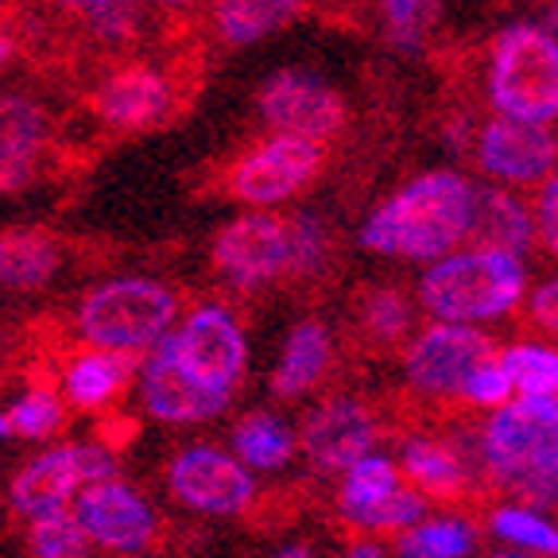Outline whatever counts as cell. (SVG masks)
<instances>
[{
    "label": "cell",
    "mask_w": 558,
    "mask_h": 558,
    "mask_svg": "<svg viewBox=\"0 0 558 558\" xmlns=\"http://www.w3.org/2000/svg\"><path fill=\"white\" fill-rule=\"evenodd\" d=\"M473 194L477 186L458 171L418 174L415 183L373 209L361 229V244L376 256L442 260L470 236Z\"/></svg>",
    "instance_id": "1"
},
{
    "label": "cell",
    "mask_w": 558,
    "mask_h": 558,
    "mask_svg": "<svg viewBox=\"0 0 558 558\" xmlns=\"http://www.w3.org/2000/svg\"><path fill=\"white\" fill-rule=\"evenodd\" d=\"M527 288L523 260L497 248H465L442 256L418 279V299L442 323H485L505 318Z\"/></svg>",
    "instance_id": "2"
},
{
    "label": "cell",
    "mask_w": 558,
    "mask_h": 558,
    "mask_svg": "<svg viewBox=\"0 0 558 558\" xmlns=\"http://www.w3.org/2000/svg\"><path fill=\"white\" fill-rule=\"evenodd\" d=\"M488 101L515 121H558V35L543 24H512L493 39Z\"/></svg>",
    "instance_id": "3"
},
{
    "label": "cell",
    "mask_w": 558,
    "mask_h": 558,
    "mask_svg": "<svg viewBox=\"0 0 558 558\" xmlns=\"http://www.w3.org/2000/svg\"><path fill=\"white\" fill-rule=\"evenodd\" d=\"M179 314V295L159 279L124 276L94 288L78 306V333L89 345L144 353L156 349Z\"/></svg>",
    "instance_id": "4"
},
{
    "label": "cell",
    "mask_w": 558,
    "mask_h": 558,
    "mask_svg": "<svg viewBox=\"0 0 558 558\" xmlns=\"http://www.w3.org/2000/svg\"><path fill=\"white\" fill-rule=\"evenodd\" d=\"M481 458L488 473L515 485L527 473L558 465V400L555 396H520L497 408L481 435Z\"/></svg>",
    "instance_id": "5"
},
{
    "label": "cell",
    "mask_w": 558,
    "mask_h": 558,
    "mask_svg": "<svg viewBox=\"0 0 558 558\" xmlns=\"http://www.w3.org/2000/svg\"><path fill=\"white\" fill-rule=\"evenodd\" d=\"M113 453L97 442L54 446V450H44L16 473V481H12V508L24 520L62 512L82 488L94 485V481L113 477Z\"/></svg>",
    "instance_id": "6"
},
{
    "label": "cell",
    "mask_w": 558,
    "mask_h": 558,
    "mask_svg": "<svg viewBox=\"0 0 558 558\" xmlns=\"http://www.w3.org/2000/svg\"><path fill=\"white\" fill-rule=\"evenodd\" d=\"M323 163L326 148L318 140L271 132V140H264L260 148L236 159L226 179V191L248 206H276V202H288L291 194L311 186Z\"/></svg>",
    "instance_id": "7"
},
{
    "label": "cell",
    "mask_w": 558,
    "mask_h": 558,
    "mask_svg": "<svg viewBox=\"0 0 558 558\" xmlns=\"http://www.w3.org/2000/svg\"><path fill=\"white\" fill-rule=\"evenodd\" d=\"M94 117L113 132H148L179 113V86L156 62H121L89 94Z\"/></svg>",
    "instance_id": "8"
},
{
    "label": "cell",
    "mask_w": 558,
    "mask_h": 558,
    "mask_svg": "<svg viewBox=\"0 0 558 558\" xmlns=\"http://www.w3.org/2000/svg\"><path fill=\"white\" fill-rule=\"evenodd\" d=\"M260 117L279 136L333 140L345 129V101L333 86L306 70H279L260 89Z\"/></svg>",
    "instance_id": "9"
},
{
    "label": "cell",
    "mask_w": 558,
    "mask_h": 558,
    "mask_svg": "<svg viewBox=\"0 0 558 558\" xmlns=\"http://www.w3.org/2000/svg\"><path fill=\"white\" fill-rule=\"evenodd\" d=\"M493 357H497V341L488 333L473 330L470 323H442L411 341L403 365L418 392L453 396L465 392L470 376Z\"/></svg>",
    "instance_id": "10"
},
{
    "label": "cell",
    "mask_w": 558,
    "mask_h": 558,
    "mask_svg": "<svg viewBox=\"0 0 558 558\" xmlns=\"http://www.w3.org/2000/svg\"><path fill=\"white\" fill-rule=\"evenodd\" d=\"M174 500L206 515H236L253 505L256 481L253 470L236 453L214 450V446H191L167 470Z\"/></svg>",
    "instance_id": "11"
},
{
    "label": "cell",
    "mask_w": 558,
    "mask_h": 558,
    "mask_svg": "<svg viewBox=\"0 0 558 558\" xmlns=\"http://www.w3.org/2000/svg\"><path fill=\"white\" fill-rule=\"evenodd\" d=\"M214 268L236 288H260L291 276V221L276 214H244L214 241Z\"/></svg>",
    "instance_id": "12"
},
{
    "label": "cell",
    "mask_w": 558,
    "mask_h": 558,
    "mask_svg": "<svg viewBox=\"0 0 558 558\" xmlns=\"http://www.w3.org/2000/svg\"><path fill=\"white\" fill-rule=\"evenodd\" d=\"M477 167L500 183L532 186L555 174L558 163V136L547 124L515 121V117H488L477 129L473 144Z\"/></svg>",
    "instance_id": "13"
},
{
    "label": "cell",
    "mask_w": 558,
    "mask_h": 558,
    "mask_svg": "<svg viewBox=\"0 0 558 558\" xmlns=\"http://www.w3.org/2000/svg\"><path fill=\"white\" fill-rule=\"evenodd\" d=\"M140 392H144V408L156 418H163V423H206V418H218L229 408V396H233L202 384L179 361L174 333H167L156 349H148L144 376H140Z\"/></svg>",
    "instance_id": "14"
},
{
    "label": "cell",
    "mask_w": 558,
    "mask_h": 558,
    "mask_svg": "<svg viewBox=\"0 0 558 558\" xmlns=\"http://www.w3.org/2000/svg\"><path fill=\"white\" fill-rule=\"evenodd\" d=\"M174 345H179V361L198 376L209 388L233 392V384L244 376L248 365V345L236 326V318L218 303H206L183 323V330H174Z\"/></svg>",
    "instance_id": "15"
},
{
    "label": "cell",
    "mask_w": 558,
    "mask_h": 558,
    "mask_svg": "<svg viewBox=\"0 0 558 558\" xmlns=\"http://www.w3.org/2000/svg\"><path fill=\"white\" fill-rule=\"evenodd\" d=\"M78 520L89 539L117 555H140L156 539V512L136 488L117 477L94 481L78 493Z\"/></svg>",
    "instance_id": "16"
},
{
    "label": "cell",
    "mask_w": 558,
    "mask_h": 558,
    "mask_svg": "<svg viewBox=\"0 0 558 558\" xmlns=\"http://www.w3.org/2000/svg\"><path fill=\"white\" fill-rule=\"evenodd\" d=\"M376 442V418L357 400H326L303 423V450L318 473H338L361 462Z\"/></svg>",
    "instance_id": "17"
},
{
    "label": "cell",
    "mask_w": 558,
    "mask_h": 558,
    "mask_svg": "<svg viewBox=\"0 0 558 558\" xmlns=\"http://www.w3.org/2000/svg\"><path fill=\"white\" fill-rule=\"evenodd\" d=\"M51 144V117L35 97L0 94V194L35 183Z\"/></svg>",
    "instance_id": "18"
},
{
    "label": "cell",
    "mask_w": 558,
    "mask_h": 558,
    "mask_svg": "<svg viewBox=\"0 0 558 558\" xmlns=\"http://www.w3.org/2000/svg\"><path fill=\"white\" fill-rule=\"evenodd\" d=\"M535 236H539L535 218L520 198H512L508 191H493V186H477L465 248H497V253L523 256L532 253Z\"/></svg>",
    "instance_id": "19"
},
{
    "label": "cell",
    "mask_w": 558,
    "mask_h": 558,
    "mask_svg": "<svg viewBox=\"0 0 558 558\" xmlns=\"http://www.w3.org/2000/svg\"><path fill=\"white\" fill-rule=\"evenodd\" d=\"M132 373H136V353L97 345L70 361L66 373H62V388H66V400L78 403V408H105L124 392Z\"/></svg>",
    "instance_id": "20"
},
{
    "label": "cell",
    "mask_w": 558,
    "mask_h": 558,
    "mask_svg": "<svg viewBox=\"0 0 558 558\" xmlns=\"http://www.w3.org/2000/svg\"><path fill=\"white\" fill-rule=\"evenodd\" d=\"M330 357H333V341L326 333V326L299 323L288 333V341H283L279 365L271 373V392L283 396V400H295V396L311 392L314 384L323 380L326 368H330Z\"/></svg>",
    "instance_id": "21"
},
{
    "label": "cell",
    "mask_w": 558,
    "mask_h": 558,
    "mask_svg": "<svg viewBox=\"0 0 558 558\" xmlns=\"http://www.w3.org/2000/svg\"><path fill=\"white\" fill-rule=\"evenodd\" d=\"M311 0H214V32L221 44L248 47L303 16Z\"/></svg>",
    "instance_id": "22"
},
{
    "label": "cell",
    "mask_w": 558,
    "mask_h": 558,
    "mask_svg": "<svg viewBox=\"0 0 558 558\" xmlns=\"http://www.w3.org/2000/svg\"><path fill=\"white\" fill-rule=\"evenodd\" d=\"M59 244L44 229H4L0 233V288L35 291L59 271Z\"/></svg>",
    "instance_id": "23"
},
{
    "label": "cell",
    "mask_w": 558,
    "mask_h": 558,
    "mask_svg": "<svg viewBox=\"0 0 558 558\" xmlns=\"http://www.w3.org/2000/svg\"><path fill=\"white\" fill-rule=\"evenodd\" d=\"M233 453L248 470H283L291 462V453H295V435H291L283 418L256 411V415L236 423Z\"/></svg>",
    "instance_id": "24"
},
{
    "label": "cell",
    "mask_w": 558,
    "mask_h": 558,
    "mask_svg": "<svg viewBox=\"0 0 558 558\" xmlns=\"http://www.w3.org/2000/svg\"><path fill=\"white\" fill-rule=\"evenodd\" d=\"M403 473L430 497H458L465 488V465L438 442H408L403 446Z\"/></svg>",
    "instance_id": "25"
},
{
    "label": "cell",
    "mask_w": 558,
    "mask_h": 558,
    "mask_svg": "<svg viewBox=\"0 0 558 558\" xmlns=\"http://www.w3.org/2000/svg\"><path fill=\"white\" fill-rule=\"evenodd\" d=\"M357 323L376 345H400L411 330V303L400 288H368L357 299Z\"/></svg>",
    "instance_id": "26"
},
{
    "label": "cell",
    "mask_w": 558,
    "mask_h": 558,
    "mask_svg": "<svg viewBox=\"0 0 558 558\" xmlns=\"http://www.w3.org/2000/svg\"><path fill=\"white\" fill-rule=\"evenodd\" d=\"M89 532L78 520V512H51L32 520V550L35 558H86L89 550Z\"/></svg>",
    "instance_id": "27"
},
{
    "label": "cell",
    "mask_w": 558,
    "mask_h": 558,
    "mask_svg": "<svg viewBox=\"0 0 558 558\" xmlns=\"http://www.w3.org/2000/svg\"><path fill=\"white\" fill-rule=\"evenodd\" d=\"M473 550V527L462 520H430L403 535V558H465Z\"/></svg>",
    "instance_id": "28"
},
{
    "label": "cell",
    "mask_w": 558,
    "mask_h": 558,
    "mask_svg": "<svg viewBox=\"0 0 558 558\" xmlns=\"http://www.w3.org/2000/svg\"><path fill=\"white\" fill-rule=\"evenodd\" d=\"M500 365L508 368L520 396H555L558 400V353L539 345H515L508 349Z\"/></svg>",
    "instance_id": "29"
},
{
    "label": "cell",
    "mask_w": 558,
    "mask_h": 558,
    "mask_svg": "<svg viewBox=\"0 0 558 558\" xmlns=\"http://www.w3.org/2000/svg\"><path fill=\"white\" fill-rule=\"evenodd\" d=\"M493 532L523 550L558 558V527L543 520L535 508H497L493 512Z\"/></svg>",
    "instance_id": "30"
},
{
    "label": "cell",
    "mask_w": 558,
    "mask_h": 558,
    "mask_svg": "<svg viewBox=\"0 0 558 558\" xmlns=\"http://www.w3.org/2000/svg\"><path fill=\"white\" fill-rule=\"evenodd\" d=\"M400 488V477H396V465L388 458H376V453H365L361 462H353L345 470V481H341V508H361L373 505V500L392 497Z\"/></svg>",
    "instance_id": "31"
},
{
    "label": "cell",
    "mask_w": 558,
    "mask_h": 558,
    "mask_svg": "<svg viewBox=\"0 0 558 558\" xmlns=\"http://www.w3.org/2000/svg\"><path fill=\"white\" fill-rule=\"evenodd\" d=\"M345 520H353L357 527H373V532H400V527H411L427 515V500L418 497V493H403L396 488L392 497L373 500V505H361V508H341Z\"/></svg>",
    "instance_id": "32"
},
{
    "label": "cell",
    "mask_w": 558,
    "mask_h": 558,
    "mask_svg": "<svg viewBox=\"0 0 558 558\" xmlns=\"http://www.w3.org/2000/svg\"><path fill=\"white\" fill-rule=\"evenodd\" d=\"M376 12H380L388 39H392L396 47H403V51H415V47L423 44V35L430 32L438 0H380Z\"/></svg>",
    "instance_id": "33"
},
{
    "label": "cell",
    "mask_w": 558,
    "mask_h": 558,
    "mask_svg": "<svg viewBox=\"0 0 558 558\" xmlns=\"http://www.w3.org/2000/svg\"><path fill=\"white\" fill-rule=\"evenodd\" d=\"M16 438H51L62 427V400L51 388H32L9 408Z\"/></svg>",
    "instance_id": "34"
},
{
    "label": "cell",
    "mask_w": 558,
    "mask_h": 558,
    "mask_svg": "<svg viewBox=\"0 0 558 558\" xmlns=\"http://www.w3.org/2000/svg\"><path fill=\"white\" fill-rule=\"evenodd\" d=\"M291 221V276H314L330 260V233L318 218L295 214Z\"/></svg>",
    "instance_id": "35"
},
{
    "label": "cell",
    "mask_w": 558,
    "mask_h": 558,
    "mask_svg": "<svg viewBox=\"0 0 558 558\" xmlns=\"http://www.w3.org/2000/svg\"><path fill=\"white\" fill-rule=\"evenodd\" d=\"M512 392H515L512 376H508V368L500 365V357H493L470 376V384H465L462 396L470 403H481V408H500V403H508V396Z\"/></svg>",
    "instance_id": "36"
},
{
    "label": "cell",
    "mask_w": 558,
    "mask_h": 558,
    "mask_svg": "<svg viewBox=\"0 0 558 558\" xmlns=\"http://www.w3.org/2000/svg\"><path fill=\"white\" fill-rule=\"evenodd\" d=\"M535 233L539 244L558 260V171L543 179L539 198H535Z\"/></svg>",
    "instance_id": "37"
},
{
    "label": "cell",
    "mask_w": 558,
    "mask_h": 558,
    "mask_svg": "<svg viewBox=\"0 0 558 558\" xmlns=\"http://www.w3.org/2000/svg\"><path fill=\"white\" fill-rule=\"evenodd\" d=\"M527 323H532L539 333H547V338L558 341V276H550L547 283L532 295V303H527Z\"/></svg>",
    "instance_id": "38"
},
{
    "label": "cell",
    "mask_w": 558,
    "mask_h": 558,
    "mask_svg": "<svg viewBox=\"0 0 558 558\" xmlns=\"http://www.w3.org/2000/svg\"><path fill=\"white\" fill-rule=\"evenodd\" d=\"M44 4H47V9H54V12H62V16L82 20V27H86L94 16L117 9V4H124V0H44Z\"/></svg>",
    "instance_id": "39"
},
{
    "label": "cell",
    "mask_w": 558,
    "mask_h": 558,
    "mask_svg": "<svg viewBox=\"0 0 558 558\" xmlns=\"http://www.w3.org/2000/svg\"><path fill=\"white\" fill-rule=\"evenodd\" d=\"M156 9H163V12H191L198 0H151Z\"/></svg>",
    "instance_id": "40"
},
{
    "label": "cell",
    "mask_w": 558,
    "mask_h": 558,
    "mask_svg": "<svg viewBox=\"0 0 558 558\" xmlns=\"http://www.w3.org/2000/svg\"><path fill=\"white\" fill-rule=\"evenodd\" d=\"M349 558H384V550H380V547H373V543H353Z\"/></svg>",
    "instance_id": "41"
},
{
    "label": "cell",
    "mask_w": 558,
    "mask_h": 558,
    "mask_svg": "<svg viewBox=\"0 0 558 558\" xmlns=\"http://www.w3.org/2000/svg\"><path fill=\"white\" fill-rule=\"evenodd\" d=\"M276 558H314V550H311V547H303V543H291V547H283Z\"/></svg>",
    "instance_id": "42"
},
{
    "label": "cell",
    "mask_w": 558,
    "mask_h": 558,
    "mask_svg": "<svg viewBox=\"0 0 558 558\" xmlns=\"http://www.w3.org/2000/svg\"><path fill=\"white\" fill-rule=\"evenodd\" d=\"M488 558H539L532 550V555H527V550H497V555H488Z\"/></svg>",
    "instance_id": "43"
},
{
    "label": "cell",
    "mask_w": 558,
    "mask_h": 558,
    "mask_svg": "<svg viewBox=\"0 0 558 558\" xmlns=\"http://www.w3.org/2000/svg\"><path fill=\"white\" fill-rule=\"evenodd\" d=\"M543 27H550V32L558 35V0H555V9H550L547 16H543Z\"/></svg>",
    "instance_id": "44"
},
{
    "label": "cell",
    "mask_w": 558,
    "mask_h": 558,
    "mask_svg": "<svg viewBox=\"0 0 558 558\" xmlns=\"http://www.w3.org/2000/svg\"><path fill=\"white\" fill-rule=\"evenodd\" d=\"M0 438H12V418L0 411Z\"/></svg>",
    "instance_id": "45"
},
{
    "label": "cell",
    "mask_w": 558,
    "mask_h": 558,
    "mask_svg": "<svg viewBox=\"0 0 558 558\" xmlns=\"http://www.w3.org/2000/svg\"><path fill=\"white\" fill-rule=\"evenodd\" d=\"M9 54H12V44H9V35H4V32H0V62H4V59H9Z\"/></svg>",
    "instance_id": "46"
},
{
    "label": "cell",
    "mask_w": 558,
    "mask_h": 558,
    "mask_svg": "<svg viewBox=\"0 0 558 558\" xmlns=\"http://www.w3.org/2000/svg\"><path fill=\"white\" fill-rule=\"evenodd\" d=\"M333 4H361V0H333ZM376 4H380V0H376Z\"/></svg>",
    "instance_id": "47"
}]
</instances>
